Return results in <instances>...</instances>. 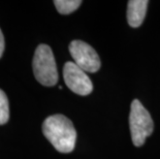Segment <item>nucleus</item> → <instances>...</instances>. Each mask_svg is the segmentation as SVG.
I'll return each mask as SVG.
<instances>
[{"mask_svg": "<svg viewBox=\"0 0 160 159\" xmlns=\"http://www.w3.org/2000/svg\"><path fill=\"white\" fill-rule=\"evenodd\" d=\"M42 132L54 148L61 153L73 151L77 141V131L72 122L63 115L48 117L42 124Z\"/></svg>", "mask_w": 160, "mask_h": 159, "instance_id": "1", "label": "nucleus"}, {"mask_svg": "<svg viewBox=\"0 0 160 159\" xmlns=\"http://www.w3.org/2000/svg\"><path fill=\"white\" fill-rule=\"evenodd\" d=\"M33 73L37 82L52 87L58 82L57 65L52 49L48 45H39L33 57Z\"/></svg>", "mask_w": 160, "mask_h": 159, "instance_id": "2", "label": "nucleus"}, {"mask_svg": "<svg viewBox=\"0 0 160 159\" xmlns=\"http://www.w3.org/2000/svg\"><path fill=\"white\" fill-rule=\"evenodd\" d=\"M129 126L132 142L137 147L142 146L146 138L152 134L154 129V124L149 112L138 99H134L131 103Z\"/></svg>", "mask_w": 160, "mask_h": 159, "instance_id": "3", "label": "nucleus"}, {"mask_svg": "<svg viewBox=\"0 0 160 159\" xmlns=\"http://www.w3.org/2000/svg\"><path fill=\"white\" fill-rule=\"evenodd\" d=\"M69 52L74 63L86 72H96L101 62L96 51L90 45L82 40H72L69 45Z\"/></svg>", "mask_w": 160, "mask_h": 159, "instance_id": "4", "label": "nucleus"}, {"mask_svg": "<svg viewBox=\"0 0 160 159\" xmlns=\"http://www.w3.org/2000/svg\"><path fill=\"white\" fill-rule=\"evenodd\" d=\"M63 77L66 86L78 95H89L93 90V85L86 72L80 68L74 62L65 63L63 67Z\"/></svg>", "mask_w": 160, "mask_h": 159, "instance_id": "5", "label": "nucleus"}, {"mask_svg": "<svg viewBox=\"0 0 160 159\" xmlns=\"http://www.w3.org/2000/svg\"><path fill=\"white\" fill-rule=\"evenodd\" d=\"M149 1L147 0H130L127 7V21L131 27H139L144 22Z\"/></svg>", "mask_w": 160, "mask_h": 159, "instance_id": "6", "label": "nucleus"}, {"mask_svg": "<svg viewBox=\"0 0 160 159\" xmlns=\"http://www.w3.org/2000/svg\"><path fill=\"white\" fill-rule=\"evenodd\" d=\"M57 11L62 15H68L73 12L82 4L81 0H55L54 1Z\"/></svg>", "mask_w": 160, "mask_h": 159, "instance_id": "7", "label": "nucleus"}, {"mask_svg": "<svg viewBox=\"0 0 160 159\" xmlns=\"http://www.w3.org/2000/svg\"><path fill=\"white\" fill-rule=\"evenodd\" d=\"M9 119V104L4 91L0 89V125L5 124Z\"/></svg>", "mask_w": 160, "mask_h": 159, "instance_id": "8", "label": "nucleus"}, {"mask_svg": "<svg viewBox=\"0 0 160 159\" xmlns=\"http://www.w3.org/2000/svg\"><path fill=\"white\" fill-rule=\"evenodd\" d=\"M3 51H4V37H3L2 31L0 29V58H1Z\"/></svg>", "mask_w": 160, "mask_h": 159, "instance_id": "9", "label": "nucleus"}]
</instances>
